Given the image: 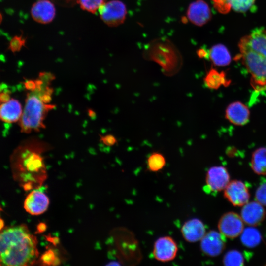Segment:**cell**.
<instances>
[{
  "label": "cell",
  "mask_w": 266,
  "mask_h": 266,
  "mask_svg": "<svg viewBox=\"0 0 266 266\" xmlns=\"http://www.w3.org/2000/svg\"><path fill=\"white\" fill-rule=\"evenodd\" d=\"M4 225V221L2 219L0 218V231L3 228Z\"/></svg>",
  "instance_id": "31"
},
{
  "label": "cell",
  "mask_w": 266,
  "mask_h": 266,
  "mask_svg": "<svg viewBox=\"0 0 266 266\" xmlns=\"http://www.w3.org/2000/svg\"><path fill=\"white\" fill-rule=\"evenodd\" d=\"M250 112L248 107L242 102L236 101L228 105L225 110V118L232 124L243 126L250 119Z\"/></svg>",
  "instance_id": "14"
},
{
  "label": "cell",
  "mask_w": 266,
  "mask_h": 266,
  "mask_svg": "<svg viewBox=\"0 0 266 266\" xmlns=\"http://www.w3.org/2000/svg\"><path fill=\"white\" fill-rule=\"evenodd\" d=\"M177 252V245L170 236L159 237L154 244L153 255L155 259L160 262H167L173 260Z\"/></svg>",
  "instance_id": "9"
},
{
  "label": "cell",
  "mask_w": 266,
  "mask_h": 266,
  "mask_svg": "<svg viewBox=\"0 0 266 266\" xmlns=\"http://www.w3.org/2000/svg\"><path fill=\"white\" fill-rule=\"evenodd\" d=\"M215 9L221 14H227L231 10L244 13L254 4L255 0H211Z\"/></svg>",
  "instance_id": "17"
},
{
  "label": "cell",
  "mask_w": 266,
  "mask_h": 266,
  "mask_svg": "<svg viewBox=\"0 0 266 266\" xmlns=\"http://www.w3.org/2000/svg\"><path fill=\"white\" fill-rule=\"evenodd\" d=\"M102 141L104 143L108 145H112L116 143L115 138L112 135H106L102 137Z\"/></svg>",
  "instance_id": "29"
},
{
  "label": "cell",
  "mask_w": 266,
  "mask_h": 266,
  "mask_svg": "<svg viewBox=\"0 0 266 266\" xmlns=\"http://www.w3.org/2000/svg\"><path fill=\"white\" fill-rule=\"evenodd\" d=\"M10 95L7 93H1L0 94V101L6 102L10 100Z\"/></svg>",
  "instance_id": "30"
},
{
  "label": "cell",
  "mask_w": 266,
  "mask_h": 266,
  "mask_svg": "<svg viewBox=\"0 0 266 266\" xmlns=\"http://www.w3.org/2000/svg\"><path fill=\"white\" fill-rule=\"evenodd\" d=\"M40 262L44 265H57L60 264V259L52 250H48L42 254Z\"/></svg>",
  "instance_id": "26"
},
{
  "label": "cell",
  "mask_w": 266,
  "mask_h": 266,
  "mask_svg": "<svg viewBox=\"0 0 266 266\" xmlns=\"http://www.w3.org/2000/svg\"><path fill=\"white\" fill-rule=\"evenodd\" d=\"M240 235L242 243L245 246L249 248L257 246L262 239L260 232L253 226L244 229Z\"/></svg>",
  "instance_id": "22"
},
{
  "label": "cell",
  "mask_w": 266,
  "mask_h": 266,
  "mask_svg": "<svg viewBox=\"0 0 266 266\" xmlns=\"http://www.w3.org/2000/svg\"><path fill=\"white\" fill-rule=\"evenodd\" d=\"M49 199L41 189H35L26 198L24 203L25 210L31 215H38L45 212L48 208Z\"/></svg>",
  "instance_id": "11"
},
{
  "label": "cell",
  "mask_w": 266,
  "mask_h": 266,
  "mask_svg": "<svg viewBox=\"0 0 266 266\" xmlns=\"http://www.w3.org/2000/svg\"><path fill=\"white\" fill-rule=\"evenodd\" d=\"M224 196L235 206H243L250 199L247 187L242 181L237 180L230 181L224 190Z\"/></svg>",
  "instance_id": "8"
},
{
  "label": "cell",
  "mask_w": 266,
  "mask_h": 266,
  "mask_svg": "<svg viewBox=\"0 0 266 266\" xmlns=\"http://www.w3.org/2000/svg\"><path fill=\"white\" fill-rule=\"evenodd\" d=\"M55 79L53 73L42 72L34 80L35 86L27 95L20 118L22 132L28 133L45 128L44 120L48 113L55 107L52 103L54 90L52 85Z\"/></svg>",
  "instance_id": "1"
},
{
  "label": "cell",
  "mask_w": 266,
  "mask_h": 266,
  "mask_svg": "<svg viewBox=\"0 0 266 266\" xmlns=\"http://www.w3.org/2000/svg\"><path fill=\"white\" fill-rule=\"evenodd\" d=\"M209 57L213 64L217 66H225L231 62V56L227 47L222 44L213 45L209 51Z\"/></svg>",
  "instance_id": "19"
},
{
  "label": "cell",
  "mask_w": 266,
  "mask_h": 266,
  "mask_svg": "<svg viewBox=\"0 0 266 266\" xmlns=\"http://www.w3.org/2000/svg\"><path fill=\"white\" fill-rule=\"evenodd\" d=\"M99 11L102 21L107 26L112 27L123 24L127 13L126 5L119 0L105 2Z\"/></svg>",
  "instance_id": "5"
},
{
  "label": "cell",
  "mask_w": 266,
  "mask_h": 266,
  "mask_svg": "<svg viewBox=\"0 0 266 266\" xmlns=\"http://www.w3.org/2000/svg\"><path fill=\"white\" fill-rule=\"evenodd\" d=\"M148 169L153 172H157L161 170L166 165L164 156L158 152L152 153L147 159Z\"/></svg>",
  "instance_id": "23"
},
{
  "label": "cell",
  "mask_w": 266,
  "mask_h": 266,
  "mask_svg": "<svg viewBox=\"0 0 266 266\" xmlns=\"http://www.w3.org/2000/svg\"><path fill=\"white\" fill-rule=\"evenodd\" d=\"M218 228L219 232L225 237L233 239L242 233L244 227L241 217L234 212H228L220 218Z\"/></svg>",
  "instance_id": "6"
},
{
  "label": "cell",
  "mask_w": 266,
  "mask_h": 266,
  "mask_svg": "<svg viewBox=\"0 0 266 266\" xmlns=\"http://www.w3.org/2000/svg\"><path fill=\"white\" fill-rule=\"evenodd\" d=\"M223 262L227 266H241L244 264V258L241 252L232 250L224 255Z\"/></svg>",
  "instance_id": "24"
},
{
  "label": "cell",
  "mask_w": 266,
  "mask_h": 266,
  "mask_svg": "<svg viewBox=\"0 0 266 266\" xmlns=\"http://www.w3.org/2000/svg\"><path fill=\"white\" fill-rule=\"evenodd\" d=\"M235 59L241 61L250 75V84L256 91L266 90V30L258 28L238 42Z\"/></svg>",
  "instance_id": "3"
},
{
  "label": "cell",
  "mask_w": 266,
  "mask_h": 266,
  "mask_svg": "<svg viewBox=\"0 0 266 266\" xmlns=\"http://www.w3.org/2000/svg\"><path fill=\"white\" fill-rule=\"evenodd\" d=\"M183 238L188 242L200 240L206 233L203 223L200 219L193 218L186 221L181 229Z\"/></svg>",
  "instance_id": "16"
},
{
  "label": "cell",
  "mask_w": 266,
  "mask_h": 266,
  "mask_svg": "<svg viewBox=\"0 0 266 266\" xmlns=\"http://www.w3.org/2000/svg\"><path fill=\"white\" fill-rule=\"evenodd\" d=\"M256 201L266 206V182L263 183L257 188L255 192Z\"/></svg>",
  "instance_id": "27"
},
{
  "label": "cell",
  "mask_w": 266,
  "mask_h": 266,
  "mask_svg": "<svg viewBox=\"0 0 266 266\" xmlns=\"http://www.w3.org/2000/svg\"><path fill=\"white\" fill-rule=\"evenodd\" d=\"M263 206L257 201L248 202L244 205L240 214L244 223L253 227L260 225L266 216Z\"/></svg>",
  "instance_id": "15"
},
{
  "label": "cell",
  "mask_w": 266,
  "mask_h": 266,
  "mask_svg": "<svg viewBox=\"0 0 266 266\" xmlns=\"http://www.w3.org/2000/svg\"><path fill=\"white\" fill-rule=\"evenodd\" d=\"M22 106L16 100L12 99L0 105V118L7 123L19 120L22 114Z\"/></svg>",
  "instance_id": "18"
},
{
  "label": "cell",
  "mask_w": 266,
  "mask_h": 266,
  "mask_svg": "<svg viewBox=\"0 0 266 266\" xmlns=\"http://www.w3.org/2000/svg\"><path fill=\"white\" fill-rule=\"evenodd\" d=\"M225 237L219 232L210 230L201 238L200 248L203 254L209 257L221 254L226 246Z\"/></svg>",
  "instance_id": "7"
},
{
  "label": "cell",
  "mask_w": 266,
  "mask_h": 266,
  "mask_svg": "<svg viewBox=\"0 0 266 266\" xmlns=\"http://www.w3.org/2000/svg\"><path fill=\"white\" fill-rule=\"evenodd\" d=\"M230 179V175L225 167L221 166L211 167L206 175V188L212 192H220L225 189Z\"/></svg>",
  "instance_id": "10"
},
{
  "label": "cell",
  "mask_w": 266,
  "mask_h": 266,
  "mask_svg": "<svg viewBox=\"0 0 266 266\" xmlns=\"http://www.w3.org/2000/svg\"><path fill=\"white\" fill-rule=\"evenodd\" d=\"M1 210V208H0V211Z\"/></svg>",
  "instance_id": "33"
},
{
  "label": "cell",
  "mask_w": 266,
  "mask_h": 266,
  "mask_svg": "<svg viewBox=\"0 0 266 266\" xmlns=\"http://www.w3.org/2000/svg\"><path fill=\"white\" fill-rule=\"evenodd\" d=\"M80 7L84 10L95 13L105 3V0H77Z\"/></svg>",
  "instance_id": "25"
},
{
  "label": "cell",
  "mask_w": 266,
  "mask_h": 266,
  "mask_svg": "<svg viewBox=\"0 0 266 266\" xmlns=\"http://www.w3.org/2000/svg\"><path fill=\"white\" fill-rule=\"evenodd\" d=\"M24 43V40H23L21 38H14L11 41L10 48L13 51H18L20 50Z\"/></svg>",
  "instance_id": "28"
},
{
  "label": "cell",
  "mask_w": 266,
  "mask_h": 266,
  "mask_svg": "<svg viewBox=\"0 0 266 266\" xmlns=\"http://www.w3.org/2000/svg\"><path fill=\"white\" fill-rule=\"evenodd\" d=\"M188 19L193 24L202 26L211 19L212 14L208 4L203 0H196L190 4L187 11Z\"/></svg>",
  "instance_id": "12"
},
{
  "label": "cell",
  "mask_w": 266,
  "mask_h": 266,
  "mask_svg": "<svg viewBox=\"0 0 266 266\" xmlns=\"http://www.w3.org/2000/svg\"><path fill=\"white\" fill-rule=\"evenodd\" d=\"M31 14L36 22L46 24L53 21L56 15V9L53 3L49 0H39L33 3Z\"/></svg>",
  "instance_id": "13"
},
{
  "label": "cell",
  "mask_w": 266,
  "mask_h": 266,
  "mask_svg": "<svg viewBox=\"0 0 266 266\" xmlns=\"http://www.w3.org/2000/svg\"><path fill=\"white\" fill-rule=\"evenodd\" d=\"M2 16H1V14H0V23H1V22H2Z\"/></svg>",
  "instance_id": "32"
},
{
  "label": "cell",
  "mask_w": 266,
  "mask_h": 266,
  "mask_svg": "<svg viewBox=\"0 0 266 266\" xmlns=\"http://www.w3.org/2000/svg\"><path fill=\"white\" fill-rule=\"evenodd\" d=\"M50 148L48 143L38 140L24 149L15 176L25 190L40 186L45 179L47 174L42 154Z\"/></svg>",
  "instance_id": "4"
},
{
  "label": "cell",
  "mask_w": 266,
  "mask_h": 266,
  "mask_svg": "<svg viewBox=\"0 0 266 266\" xmlns=\"http://www.w3.org/2000/svg\"><path fill=\"white\" fill-rule=\"evenodd\" d=\"M203 80L207 88L213 90L218 89L221 86L227 87L231 83L224 71L219 72L212 68L207 73Z\"/></svg>",
  "instance_id": "20"
},
{
  "label": "cell",
  "mask_w": 266,
  "mask_h": 266,
  "mask_svg": "<svg viewBox=\"0 0 266 266\" xmlns=\"http://www.w3.org/2000/svg\"><path fill=\"white\" fill-rule=\"evenodd\" d=\"M250 165L257 174L266 175V147H260L253 152Z\"/></svg>",
  "instance_id": "21"
},
{
  "label": "cell",
  "mask_w": 266,
  "mask_h": 266,
  "mask_svg": "<svg viewBox=\"0 0 266 266\" xmlns=\"http://www.w3.org/2000/svg\"><path fill=\"white\" fill-rule=\"evenodd\" d=\"M37 240L24 224L0 232V266H30L36 262Z\"/></svg>",
  "instance_id": "2"
}]
</instances>
